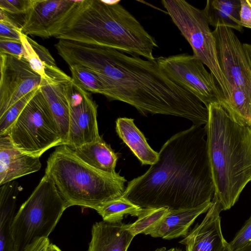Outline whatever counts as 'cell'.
Returning a JSON list of instances; mask_svg holds the SVG:
<instances>
[{
	"instance_id": "4316f807",
	"label": "cell",
	"mask_w": 251,
	"mask_h": 251,
	"mask_svg": "<svg viewBox=\"0 0 251 251\" xmlns=\"http://www.w3.org/2000/svg\"><path fill=\"white\" fill-rule=\"evenodd\" d=\"M22 26L17 19L0 9V37L21 41Z\"/></svg>"
},
{
	"instance_id": "5bb4252c",
	"label": "cell",
	"mask_w": 251,
	"mask_h": 251,
	"mask_svg": "<svg viewBox=\"0 0 251 251\" xmlns=\"http://www.w3.org/2000/svg\"><path fill=\"white\" fill-rule=\"evenodd\" d=\"M223 208L214 194L211 205L202 221L179 243L186 251H231L222 233L220 213Z\"/></svg>"
},
{
	"instance_id": "d4e9b609",
	"label": "cell",
	"mask_w": 251,
	"mask_h": 251,
	"mask_svg": "<svg viewBox=\"0 0 251 251\" xmlns=\"http://www.w3.org/2000/svg\"><path fill=\"white\" fill-rule=\"evenodd\" d=\"M169 210L166 207L144 208L137 219L133 223L128 224L127 229L134 236L138 234H144L161 220Z\"/></svg>"
},
{
	"instance_id": "603a6c76",
	"label": "cell",
	"mask_w": 251,
	"mask_h": 251,
	"mask_svg": "<svg viewBox=\"0 0 251 251\" xmlns=\"http://www.w3.org/2000/svg\"><path fill=\"white\" fill-rule=\"evenodd\" d=\"M143 209L121 197L102 204L96 211L101 216L103 221L119 223L122 222L125 215H130L138 217Z\"/></svg>"
},
{
	"instance_id": "9c48e42d",
	"label": "cell",
	"mask_w": 251,
	"mask_h": 251,
	"mask_svg": "<svg viewBox=\"0 0 251 251\" xmlns=\"http://www.w3.org/2000/svg\"><path fill=\"white\" fill-rule=\"evenodd\" d=\"M6 135L16 148L39 157L49 149L62 145L57 124L40 87Z\"/></svg>"
},
{
	"instance_id": "2e32d148",
	"label": "cell",
	"mask_w": 251,
	"mask_h": 251,
	"mask_svg": "<svg viewBox=\"0 0 251 251\" xmlns=\"http://www.w3.org/2000/svg\"><path fill=\"white\" fill-rule=\"evenodd\" d=\"M211 203L212 201L194 208L169 210L161 220L146 231L144 234L168 240L185 237L196 219L200 215L207 212Z\"/></svg>"
},
{
	"instance_id": "3957f363",
	"label": "cell",
	"mask_w": 251,
	"mask_h": 251,
	"mask_svg": "<svg viewBox=\"0 0 251 251\" xmlns=\"http://www.w3.org/2000/svg\"><path fill=\"white\" fill-rule=\"evenodd\" d=\"M120 0H78L52 36L108 47L154 60L155 39Z\"/></svg>"
},
{
	"instance_id": "7402d4cb",
	"label": "cell",
	"mask_w": 251,
	"mask_h": 251,
	"mask_svg": "<svg viewBox=\"0 0 251 251\" xmlns=\"http://www.w3.org/2000/svg\"><path fill=\"white\" fill-rule=\"evenodd\" d=\"M240 0H208L203 9L209 25L224 26L242 32Z\"/></svg>"
},
{
	"instance_id": "1f68e13d",
	"label": "cell",
	"mask_w": 251,
	"mask_h": 251,
	"mask_svg": "<svg viewBox=\"0 0 251 251\" xmlns=\"http://www.w3.org/2000/svg\"><path fill=\"white\" fill-rule=\"evenodd\" d=\"M50 244L48 237L41 238L28 245L23 251H47Z\"/></svg>"
},
{
	"instance_id": "44dd1931",
	"label": "cell",
	"mask_w": 251,
	"mask_h": 251,
	"mask_svg": "<svg viewBox=\"0 0 251 251\" xmlns=\"http://www.w3.org/2000/svg\"><path fill=\"white\" fill-rule=\"evenodd\" d=\"M72 150L77 156L92 168L106 174L117 173L115 168L118 156L102 138Z\"/></svg>"
},
{
	"instance_id": "6da1fadb",
	"label": "cell",
	"mask_w": 251,
	"mask_h": 251,
	"mask_svg": "<svg viewBox=\"0 0 251 251\" xmlns=\"http://www.w3.org/2000/svg\"><path fill=\"white\" fill-rule=\"evenodd\" d=\"M58 54L68 65L79 64L97 73L106 84L108 99L126 102L144 115L163 114L206 125L208 110L194 94L170 79L154 60L117 50L61 40Z\"/></svg>"
},
{
	"instance_id": "4fadbf2b",
	"label": "cell",
	"mask_w": 251,
	"mask_h": 251,
	"mask_svg": "<svg viewBox=\"0 0 251 251\" xmlns=\"http://www.w3.org/2000/svg\"><path fill=\"white\" fill-rule=\"evenodd\" d=\"M75 0H33L23 19L22 33L47 38L75 6Z\"/></svg>"
},
{
	"instance_id": "52a82bcc",
	"label": "cell",
	"mask_w": 251,
	"mask_h": 251,
	"mask_svg": "<svg viewBox=\"0 0 251 251\" xmlns=\"http://www.w3.org/2000/svg\"><path fill=\"white\" fill-rule=\"evenodd\" d=\"M212 32L219 64L230 91L222 107L234 120L251 126V70L243 43L229 27L218 26Z\"/></svg>"
},
{
	"instance_id": "d6986e66",
	"label": "cell",
	"mask_w": 251,
	"mask_h": 251,
	"mask_svg": "<svg viewBox=\"0 0 251 251\" xmlns=\"http://www.w3.org/2000/svg\"><path fill=\"white\" fill-rule=\"evenodd\" d=\"M0 186V251H14L11 228L19 186L14 181Z\"/></svg>"
},
{
	"instance_id": "8992f818",
	"label": "cell",
	"mask_w": 251,
	"mask_h": 251,
	"mask_svg": "<svg viewBox=\"0 0 251 251\" xmlns=\"http://www.w3.org/2000/svg\"><path fill=\"white\" fill-rule=\"evenodd\" d=\"M67 208L53 181L45 174L15 214L11 228L14 251H23L35 240L48 237Z\"/></svg>"
},
{
	"instance_id": "7c38bea8",
	"label": "cell",
	"mask_w": 251,
	"mask_h": 251,
	"mask_svg": "<svg viewBox=\"0 0 251 251\" xmlns=\"http://www.w3.org/2000/svg\"><path fill=\"white\" fill-rule=\"evenodd\" d=\"M0 117L16 101L39 88L41 76L25 58L0 53Z\"/></svg>"
},
{
	"instance_id": "d590c367",
	"label": "cell",
	"mask_w": 251,
	"mask_h": 251,
	"mask_svg": "<svg viewBox=\"0 0 251 251\" xmlns=\"http://www.w3.org/2000/svg\"><path fill=\"white\" fill-rule=\"evenodd\" d=\"M241 251H251V245L244 249Z\"/></svg>"
},
{
	"instance_id": "484cf974",
	"label": "cell",
	"mask_w": 251,
	"mask_h": 251,
	"mask_svg": "<svg viewBox=\"0 0 251 251\" xmlns=\"http://www.w3.org/2000/svg\"><path fill=\"white\" fill-rule=\"evenodd\" d=\"M39 88L20 99L0 117V136L6 135L26 104L35 95Z\"/></svg>"
},
{
	"instance_id": "8fae6325",
	"label": "cell",
	"mask_w": 251,
	"mask_h": 251,
	"mask_svg": "<svg viewBox=\"0 0 251 251\" xmlns=\"http://www.w3.org/2000/svg\"><path fill=\"white\" fill-rule=\"evenodd\" d=\"M70 125L67 146L74 149L101 138L97 122L98 105L90 93L72 80L67 84Z\"/></svg>"
},
{
	"instance_id": "83f0119b",
	"label": "cell",
	"mask_w": 251,
	"mask_h": 251,
	"mask_svg": "<svg viewBox=\"0 0 251 251\" xmlns=\"http://www.w3.org/2000/svg\"><path fill=\"white\" fill-rule=\"evenodd\" d=\"M231 251H237L251 245V216L229 243Z\"/></svg>"
},
{
	"instance_id": "f546056e",
	"label": "cell",
	"mask_w": 251,
	"mask_h": 251,
	"mask_svg": "<svg viewBox=\"0 0 251 251\" xmlns=\"http://www.w3.org/2000/svg\"><path fill=\"white\" fill-rule=\"evenodd\" d=\"M0 53L25 59V50L21 41L0 37Z\"/></svg>"
},
{
	"instance_id": "e0dca14e",
	"label": "cell",
	"mask_w": 251,
	"mask_h": 251,
	"mask_svg": "<svg viewBox=\"0 0 251 251\" xmlns=\"http://www.w3.org/2000/svg\"><path fill=\"white\" fill-rule=\"evenodd\" d=\"M64 80L41 79L40 90L46 100L57 124L62 145H67L70 125V107L67 84Z\"/></svg>"
},
{
	"instance_id": "8d00e7d4",
	"label": "cell",
	"mask_w": 251,
	"mask_h": 251,
	"mask_svg": "<svg viewBox=\"0 0 251 251\" xmlns=\"http://www.w3.org/2000/svg\"><path fill=\"white\" fill-rule=\"evenodd\" d=\"M177 251H182L179 249H178Z\"/></svg>"
},
{
	"instance_id": "836d02e7",
	"label": "cell",
	"mask_w": 251,
	"mask_h": 251,
	"mask_svg": "<svg viewBox=\"0 0 251 251\" xmlns=\"http://www.w3.org/2000/svg\"><path fill=\"white\" fill-rule=\"evenodd\" d=\"M47 251H61L56 245L50 243L48 247Z\"/></svg>"
},
{
	"instance_id": "f1b7e54d",
	"label": "cell",
	"mask_w": 251,
	"mask_h": 251,
	"mask_svg": "<svg viewBox=\"0 0 251 251\" xmlns=\"http://www.w3.org/2000/svg\"><path fill=\"white\" fill-rule=\"evenodd\" d=\"M33 0H0V9L12 16H24L31 6Z\"/></svg>"
},
{
	"instance_id": "ba28073f",
	"label": "cell",
	"mask_w": 251,
	"mask_h": 251,
	"mask_svg": "<svg viewBox=\"0 0 251 251\" xmlns=\"http://www.w3.org/2000/svg\"><path fill=\"white\" fill-rule=\"evenodd\" d=\"M172 20L190 45L193 55L205 65L214 76L222 94L223 106L230 91L219 64L215 37L203 12L184 0H163Z\"/></svg>"
},
{
	"instance_id": "7a4b0ae2",
	"label": "cell",
	"mask_w": 251,
	"mask_h": 251,
	"mask_svg": "<svg viewBox=\"0 0 251 251\" xmlns=\"http://www.w3.org/2000/svg\"><path fill=\"white\" fill-rule=\"evenodd\" d=\"M214 194L205 125L171 137L147 172L128 183L122 197L143 208L177 210L211 201Z\"/></svg>"
},
{
	"instance_id": "30bf717a",
	"label": "cell",
	"mask_w": 251,
	"mask_h": 251,
	"mask_svg": "<svg viewBox=\"0 0 251 251\" xmlns=\"http://www.w3.org/2000/svg\"><path fill=\"white\" fill-rule=\"evenodd\" d=\"M155 59L170 79L194 94L207 108L211 103L221 104L222 94L214 76L193 55L182 53Z\"/></svg>"
},
{
	"instance_id": "e575fe53",
	"label": "cell",
	"mask_w": 251,
	"mask_h": 251,
	"mask_svg": "<svg viewBox=\"0 0 251 251\" xmlns=\"http://www.w3.org/2000/svg\"><path fill=\"white\" fill-rule=\"evenodd\" d=\"M178 248H171L169 250H167V249L165 247H161L160 248H158L156 250H155L154 251H177Z\"/></svg>"
},
{
	"instance_id": "cb8c5ba5",
	"label": "cell",
	"mask_w": 251,
	"mask_h": 251,
	"mask_svg": "<svg viewBox=\"0 0 251 251\" xmlns=\"http://www.w3.org/2000/svg\"><path fill=\"white\" fill-rule=\"evenodd\" d=\"M68 66L75 84L88 92L100 94L108 98L109 92L106 84L97 73L79 64Z\"/></svg>"
},
{
	"instance_id": "d6a6232c",
	"label": "cell",
	"mask_w": 251,
	"mask_h": 251,
	"mask_svg": "<svg viewBox=\"0 0 251 251\" xmlns=\"http://www.w3.org/2000/svg\"><path fill=\"white\" fill-rule=\"evenodd\" d=\"M245 55L251 70V44H243Z\"/></svg>"
},
{
	"instance_id": "ac0fdd59",
	"label": "cell",
	"mask_w": 251,
	"mask_h": 251,
	"mask_svg": "<svg viewBox=\"0 0 251 251\" xmlns=\"http://www.w3.org/2000/svg\"><path fill=\"white\" fill-rule=\"evenodd\" d=\"M128 224L104 221L93 225L88 251H127L135 237Z\"/></svg>"
},
{
	"instance_id": "277c9868",
	"label": "cell",
	"mask_w": 251,
	"mask_h": 251,
	"mask_svg": "<svg viewBox=\"0 0 251 251\" xmlns=\"http://www.w3.org/2000/svg\"><path fill=\"white\" fill-rule=\"evenodd\" d=\"M207 108L206 141L214 194L226 210L251 181V126L234 120L218 103Z\"/></svg>"
},
{
	"instance_id": "5b68a950",
	"label": "cell",
	"mask_w": 251,
	"mask_h": 251,
	"mask_svg": "<svg viewBox=\"0 0 251 251\" xmlns=\"http://www.w3.org/2000/svg\"><path fill=\"white\" fill-rule=\"evenodd\" d=\"M45 174L53 181L67 207L77 205L96 210L121 197L126 188L124 176L92 168L66 145L58 146L50 155Z\"/></svg>"
},
{
	"instance_id": "4dcf8cb0",
	"label": "cell",
	"mask_w": 251,
	"mask_h": 251,
	"mask_svg": "<svg viewBox=\"0 0 251 251\" xmlns=\"http://www.w3.org/2000/svg\"><path fill=\"white\" fill-rule=\"evenodd\" d=\"M240 21L243 27L251 28V0H240Z\"/></svg>"
},
{
	"instance_id": "ffe728a7",
	"label": "cell",
	"mask_w": 251,
	"mask_h": 251,
	"mask_svg": "<svg viewBox=\"0 0 251 251\" xmlns=\"http://www.w3.org/2000/svg\"><path fill=\"white\" fill-rule=\"evenodd\" d=\"M116 129L119 137L142 164L151 165L157 161L158 152L149 146L144 134L135 125L134 119L118 118L116 122Z\"/></svg>"
},
{
	"instance_id": "9a60e30c",
	"label": "cell",
	"mask_w": 251,
	"mask_h": 251,
	"mask_svg": "<svg viewBox=\"0 0 251 251\" xmlns=\"http://www.w3.org/2000/svg\"><path fill=\"white\" fill-rule=\"evenodd\" d=\"M40 157L16 148L7 135L0 136V185L38 171Z\"/></svg>"
}]
</instances>
